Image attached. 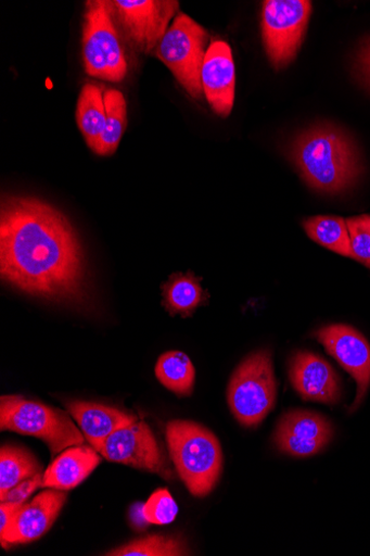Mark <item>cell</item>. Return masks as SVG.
Returning <instances> with one entry per match:
<instances>
[{
	"label": "cell",
	"mask_w": 370,
	"mask_h": 556,
	"mask_svg": "<svg viewBox=\"0 0 370 556\" xmlns=\"http://www.w3.org/2000/svg\"><path fill=\"white\" fill-rule=\"evenodd\" d=\"M0 276L11 287L36 298L84 301L86 260L79 237L67 217L37 198L3 197Z\"/></svg>",
	"instance_id": "1"
},
{
	"label": "cell",
	"mask_w": 370,
	"mask_h": 556,
	"mask_svg": "<svg viewBox=\"0 0 370 556\" xmlns=\"http://www.w3.org/2000/svg\"><path fill=\"white\" fill-rule=\"evenodd\" d=\"M291 157L307 185L326 193L346 191L362 173L353 140L332 126L303 132L292 146Z\"/></svg>",
	"instance_id": "2"
},
{
	"label": "cell",
	"mask_w": 370,
	"mask_h": 556,
	"mask_svg": "<svg viewBox=\"0 0 370 556\" xmlns=\"http://www.w3.org/2000/svg\"><path fill=\"white\" fill-rule=\"evenodd\" d=\"M166 435L170 457L190 493L203 497L213 492L224 469L218 438L206 428L186 420L170 421Z\"/></svg>",
	"instance_id": "3"
},
{
	"label": "cell",
	"mask_w": 370,
	"mask_h": 556,
	"mask_svg": "<svg viewBox=\"0 0 370 556\" xmlns=\"http://www.w3.org/2000/svg\"><path fill=\"white\" fill-rule=\"evenodd\" d=\"M0 429L42 440L54 459L66 448L84 444L86 440L69 414L22 395L0 399Z\"/></svg>",
	"instance_id": "4"
},
{
	"label": "cell",
	"mask_w": 370,
	"mask_h": 556,
	"mask_svg": "<svg viewBox=\"0 0 370 556\" xmlns=\"http://www.w3.org/2000/svg\"><path fill=\"white\" fill-rule=\"evenodd\" d=\"M277 380L270 350L252 353L235 370L228 388L234 418L244 427H256L272 412Z\"/></svg>",
	"instance_id": "5"
},
{
	"label": "cell",
	"mask_w": 370,
	"mask_h": 556,
	"mask_svg": "<svg viewBox=\"0 0 370 556\" xmlns=\"http://www.w3.org/2000/svg\"><path fill=\"white\" fill-rule=\"evenodd\" d=\"M113 4L104 0L86 3L82 53L86 73L102 80L120 83L128 64L112 15Z\"/></svg>",
	"instance_id": "6"
},
{
	"label": "cell",
	"mask_w": 370,
	"mask_h": 556,
	"mask_svg": "<svg viewBox=\"0 0 370 556\" xmlns=\"http://www.w3.org/2000/svg\"><path fill=\"white\" fill-rule=\"evenodd\" d=\"M208 34L195 21L179 13L156 47V56L193 97L201 98V72L206 54Z\"/></svg>",
	"instance_id": "7"
},
{
	"label": "cell",
	"mask_w": 370,
	"mask_h": 556,
	"mask_svg": "<svg viewBox=\"0 0 370 556\" xmlns=\"http://www.w3.org/2000/svg\"><path fill=\"white\" fill-rule=\"evenodd\" d=\"M310 14L311 3L307 0L263 3V41L275 67L283 68L296 58Z\"/></svg>",
	"instance_id": "8"
},
{
	"label": "cell",
	"mask_w": 370,
	"mask_h": 556,
	"mask_svg": "<svg viewBox=\"0 0 370 556\" xmlns=\"http://www.w3.org/2000/svg\"><path fill=\"white\" fill-rule=\"evenodd\" d=\"M98 453L111 463L154 473L166 480L174 478L161 446L144 421L137 420L115 431L102 443Z\"/></svg>",
	"instance_id": "9"
},
{
	"label": "cell",
	"mask_w": 370,
	"mask_h": 556,
	"mask_svg": "<svg viewBox=\"0 0 370 556\" xmlns=\"http://www.w3.org/2000/svg\"><path fill=\"white\" fill-rule=\"evenodd\" d=\"M113 7L128 37L146 54L161 43L179 11L175 0H116Z\"/></svg>",
	"instance_id": "10"
},
{
	"label": "cell",
	"mask_w": 370,
	"mask_h": 556,
	"mask_svg": "<svg viewBox=\"0 0 370 556\" xmlns=\"http://www.w3.org/2000/svg\"><path fill=\"white\" fill-rule=\"evenodd\" d=\"M330 355L355 379L357 394L350 412L361 403L370 384V345L356 329L331 325L315 332Z\"/></svg>",
	"instance_id": "11"
},
{
	"label": "cell",
	"mask_w": 370,
	"mask_h": 556,
	"mask_svg": "<svg viewBox=\"0 0 370 556\" xmlns=\"http://www.w3.org/2000/svg\"><path fill=\"white\" fill-rule=\"evenodd\" d=\"M67 501V493L48 489L26 502L8 530L0 534L4 548L31 543L43 536L54 526Z\"/></svg>",
	"instance_id": "12"
},
{
	"label": "cell",
	"mask_w": 370,
	"mask_h": 556,
	"mask_svg": "<svg viewBox=\"0 0 370 556\" xmlns=\"http://www.w3.org/2000/svg\"><path fill=\"white\" fill-rule=\"evenodd\" d=\"M332 438V425L323 416L305 410H293L284 415L275 434L278 447L295 458L315 456Z\"/></svg>",
	"instance_id": "13"
},
{
	"label": "cell",
	"mask_w": 370,
	"mask_h": 556,
	"mask_svg": "<svg viewBox=\"0 0 370 556\" xmlns=\"http://www.w3.org/2000/svg\"><path fill=\"white\" fill-rule=\"evenodd\" d=\"M201 83L207 103L219 116H230L235 98V66L231 47L215 40L207 47L201 72Z\"/></svg>",
	"instance_id": "14"
},
{
	"label": "cell",
	"mask_w": 370,
	"mask_h": 556,
	"mask_svg": "<svg viewBox=\"0 0 370 556\" xmlns=\"http://www.w3.org/2000/svg\"><path fill=\"white\" fill-rule=\"evenodd\" d=\"M290 380L304 400L335 404L340 382L332 366L312 352L298 351L290 363Z\"/></svg>",
	"instance_id": "15"
},
{
	"label": "cell",
	"mask_w": 370,
	"mask_h": 556,
	"mask_svg": "<svg viewBox=\"0 0 370 556\" xmlns=\"http://www.w3.org/2000/svg\"><path fill=\"white\" fill-rule=\"evenodd\" d=\"M66 407L97 452L115 431L138 420L132 414L97 402L72 400Z\"/></svg>",
	"instance_id": "16"
},
{
	"label": "cell",
	"mask_w": 370,
	"mask_h": 556,
	"mask_svg": "<svg viewBox=\"0 0 370 556\" xmlns=\"http://www.w3.org/2000/svg\"><path fill=\"white\" fill-rule=\"evenodd\" d=\"M100 454L90 445H74L52 460L41 488L69 491L81 484L100 465Z\"/></svg>",
	"instance_id": "17"
},
{
	"label": "cell",
	"mask_w": 370,
	"mask_h": 556,
	"mask_svg": "<svg viewBox=\"0 0 370 556\" xmlns=\"http://www.w3.org/2000/svg\"><path fill=\"white\" fill-rule=\"evenodd\" d=\"M164 306L171 316L190 317L203 305L208 294L200 278L192 273L175 274L163 286Z\"/></svg>",
	"instance_id": "18"
},
{
	"label": "cell",
	"mask_w": 370,
	"mask_h": 556,
	"mask_svg": "<svg viewBox=\"0 0 370 556\" xmlns=\"http://www.w3.org/2000/svg\"><path fill=\"white\" fill-rule=\"evenodd\" d=\"M104 90L94 84L82 87L77 105V124L89 148L94 151L105 121Z\"/></svg>",
	"instance_id": "19"
},
{
	"label": "cell",
	"mask_w": 370,
	"mask_h": 556,
	"mask_svg": "<svg viewBox=\"0 0 370 556\" xmlns=\"http://www.w3.org/2000/svg\"><path fill=\"white\" fill-rule=\"evenodd\" d=\"M105 126L93 151L99 156H112L116 153L127 128V101L117 89L104 90Z\"/></svg>",
	"instance_id": "20"
},
{
	"label": "cell",
	"mask_w": 370,
	"mask_h": 556,
	"mask_svg": "<svg viewBox=\"0 0 370 556\" xmlns=\"http://www.w3.org/2000/svg\"><path fill=\"white\" fill-rule=\"evenodd\" d=\"M39 473L42 469L27 450L13 445L0 448V496Z\"/></svg>",
	"instance_id": "21"
},
{
	"label": "cell",
	"mask_w": 370,
	"mask_h": 556,
	"mask_svg": "<svg viewBox=\"0 0 370 556\" xmlns=\"http://www.w3.org/2000/svg\"><path fill=\"white\" fill-rule=\"evenodd\" d=\"M155 376L167 389L179 396H189L193 392L195 369L181 351H169L157 359Z\"/></svg>",
	"instance_id": "22"
},
{
	"label": "cell",
	"mask_w": 370,
	"mask_h": 556,
	"mask_svg": "<svg viewBox=\"0 0 370 556\" xmlns=\"http://www.w3.org/2000/svg\"><path fill=\"white\" fill-rule=\"evenodd\" d=\"M307 236L315 242L336 254L354 260L346 220L335 216H319L306 219L303 224Z\"/></svg>",
	"instance_id": "23"
},
{
	"label": "cell",
	"mask_w": 370,
	"mask_h": 556,
	"mask_svg": "<svg viewBox=\"0 0 370 556\" xmlns=\"http://www.w3.org/2000/svg\"><path fill=\"white\" fill-rule=\"evenodd\" d=\"M186 543L174 536L148 535L133 540L104 555L110 556H177L188 555Z\"/></svg>",
	"instance_id": "24"
},
{
	"label": "cell",
	"mask_w": 370,
	"mask_h": 556,
	"mask_svg": "<svg viewBox=\"0 0 370 556\" xmlns=\"http://www.w3.org/2000/svg\"><path fill=\"white\" fill-rule=\"evenodd\" d=\"M178 511V505L169 490L158 489L145 502L141 514L146 522L165 526L176 520Z\"/></svg>",
	"instance_id": "25"
},
{
	"label": "cell",
	"mask_w": 370,
	"mask_h": 556,
	"mask_svg": "<svg viewBox=\"0 0 370 556\" xmlns=\"http://www.w3.org/2000/svg\"><path fill=\"white\" fill-rule=\"evenodd\" d=\"M354 260L370 268V226L365 216L346 220Z\"/></svg>",
	"instance_id": "26"
},
{
	"label": "cell",
	"mask_w": 370,
	"mask_h": 556,
	"mask_svg": "<svg viewBox=\"0 0 370 556\" xmlns=\"http://www.w3.org/2000/svg\"><path fill=\"white\" fill-rule=\"evenodd\" d=\"M42 473H39L30 479L21 482L18 485L10 490L4 496H0L2 502H16L26 503L27 498L39 488L42 483Z\"/></svg>",
	"instance_id": "27"
},
{
	"label": "cell",
	"mask_w": 370,
	"mask_h": 556,
	"mask_svg": "<svg viewBox=\"0 0 370 556\" xmlns=\"http://www.w3.org/2000/svg\"><path fill=\"white\" fill-rule=\"evenodd\" d=\"M355 68L362 83L370 89V37L357 50Z\"/></svg>",
	"instance_id": "28"
},
{
	"label": "cell",
	"mask_w": 370,
	"mask_h": 556,
	"mask_svg": "<svg viewBox=\"0 0 370 556\" xmlns=\"http://www.w3.org/2000/svg\"><path fill=\"white\" fill-rule=\"evenodd\" d=\"M25 503L2 502L0 504V534L4 533Z\"/></svg>",
	"instance_id": "29"
},
{
	"label": "cell",
	"mask_w": 370,
	"mask_h": 556,
	"mask_svg": "<svg viewBox=\"0 0 370 556\" xmlns=\"http://www.w3.org/2000/svg\"><path fill=\"white\" fill-rule=\"evenodd\" d=\"M365 218H366L368 225L370 226V216H365Z\"/></svg>",
	"instance_id": "30"
}]
</instances>
